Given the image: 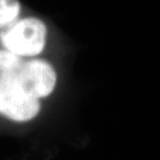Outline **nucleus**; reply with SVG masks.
Instances as JSON below:
<instances>
[{
	"label": "nucleus",
	"instance_id": "nucleus-5",
	"mask_svg": "<svg viewBox=\"0 0 160 160\" xmlns=\"http://www.w3.org/2000/svg\"><path fill=\"white\" fill-rule=\"evenodd\" d=\"M24 58H21L11 51L0 48V73H9L17 70Z\"/></svg>",
	"mask_w": 160,
	"mask_h": 160
},
{
	"label": "nucleus",
	"instance_id": "nucleus-1",
	"mask_svg": "<svg viewBox=\"0 0 160 160\" xmlns=\"http://www.w3.org/2000/svg\"><path fill=\"white\" fill-rule=\"evenodd\" d=\"M48 28L37 17L19 19L6 29L0 31V45L21 58H36L46 48Z\"/></svg>",
	"mask_w": 160,
	"mask_h": 160
},
{
	"label": "nucleus",
	"instance_id": "nucleus-3",
	"mask_svg": "<svg viewBox=\"0 0 160 160\" xmlns=\"http://www.w3.org/2000/svg\"><path fill=\"white\" fill-rule=\"evenodd\" d=\"M12 74L30 95L40 101L52 95L57 84L56 70L45 59H24Z\"/></svg>",
	"mask_w": 160,
	"mask_h": 160
},
{
	"label": "nucleus",
	"instance_id": "nucleus-2",
	"mask_svg": "<svg viewBox=\"0 0 160 160\" xmlns=\"http://www.w3.org/2000/svg\"><path fill=\"white\" fill-rule=\"evenodd\" d=\"M41 108V101L23 88L12 72L0 73V117L24 124L36 119Z\"/></svg>",
	"mask_w": 160,
	"mask_h": 160
},
{
	"label": "nucleus",
	"instance_id": "nucleus-4",
	"mask_svg": "<svg viewBox=\"0 0 160 160\" xmlns=\"http://www.w3.org/2000/svg\"><path fill=\"white\" fill-rule=\"evenodd\" d=\"M22 6L19 0H0V31L19 20Z\"/></svg>",
	"mask_w": 160,
	"mask_h": 160
}]
</instances>
